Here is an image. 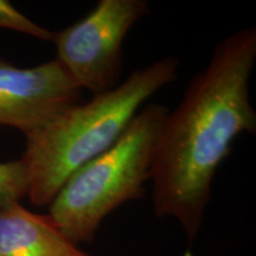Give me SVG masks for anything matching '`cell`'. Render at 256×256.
Listing matches in <instances>:
<instances>
[{"label": "cell", "instance_id": "obj_2", "mask_svg": "<svg viewBox=\"0 0 256 256\" xmlns=\"http://www.w3.org/2000/svg\"><path fill=\"white\" fill-rule=\"evenodd\" d=\"M180 60L166 56L134 70L118 87L70 106L26 136L19 162L34 206H49L66 179L110 148L142 106L178 78Z\"/></svg>", "mask_w": 256, "mask_h": 256}, {"label": "cell", "instance_id": "obj_7", "mask_svg": "<svg viewBox=\"0 0 256 256\" xmlns=\"http://www.w3.org/2000/svg\"><path fill=\"white\" fill-rule=\"evenodd\" d=\"M28 182L19 160L0 162V208L26 197Z\"/></svg>", "mask_w": 256, "mask_h": 256}, {"label": "cell", "instance_id": "obj_6", "mask_svg": "<svg viewBox=\"0 0 256 256\" xmlns=\"http://www.w3.org/2000/svg\"><path fill=\"white\" fill-rule=\"evenodd\" d=\"M0 256H92L64 236L49 215L19 202L0 208Z\"/></svg>", "mask_w": 256, "mask_h": 256}, {"label": "cell", "instance_id": "obj_8", "mask_svg": "<svg viewBox=\"0 0 256 256\" xmlns=\"http://www.w3.org/2000/svg\"><path fill=\"white\" fill-rule=\"evenodd\" d=\"M0 28H8L46 42H52L55 36V32L32 22L8 0H0Z\"/></svg>", "mask_w": 256, "mask_h": 256}, {"label": "cell", "instance_id": "obj_3", "mask_svg": "<svg viewBox=\"0 0 256 256\" xmlns=\"http://www.w3.org/2000/svg\"><path fill=\"white\" fill-rule=\"evenodd\" d=\"M168 112L156 104L140 108L120 139L74 172L57 192L49 216L74 244L92 243L106 217L142 197Z\"/></svg>", "mask_w": 256, "mask_h": 256}, {"label": "cell", "instance_id": "obj_1", "mask_svg": "<svg viewBox=\"0 0 256 256\" xmlns=\"http://www.w3.org/2000/svg\"><path fill=\"white\" fill-rule=\"evenodd\" d=\"M255 60V28L224 38L162 124L150 178L153 208L160 218L177 220L190 242L200 232L214 177L232 142L241 133H256L249 95Z\"/></svg>", "mask_w": 256, "mask_h": 256}, {"label": "cell", "instance_id": "obj_4", "mask_svg": "<svg viewBox=\"0 0 256 256\" xmlns=\"http://www.w3.org/2000/svg\"><path fill=\"white\" fill-rule=\"evenodd\" d=\"M148 14L146 0H100L78 23L55 32V60L81 90H112L120 84L124 37Z\"/></svg>", "mask_w": 256, "mask_h": 256}, {"label": "cell", "instance_id": "obj_5", "mask_svg": "<svg viewBox=\"0 0 256 256\" xmlns=\"http://www.w3.org/2000/svg\"><path fill=\"white\" fill-rule=\"evenodd\" d=\"M82 100V90L56 60L18 68L0 57V127L25 136Z\"/></svg>", "mask_w": 256, "mask_h": 256}]
</instances>
